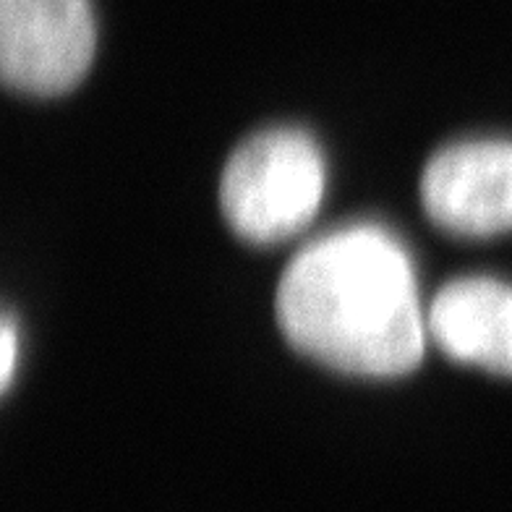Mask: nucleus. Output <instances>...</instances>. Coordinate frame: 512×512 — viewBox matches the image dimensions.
Wrapping results in <instances>:
<instances>
[{"label":"nucleus","instance_id":"f257e3e1","mask_svg":"<svg viewBox=\"0 0 512 512\" xmlns=\"http://www.w3.org/2000/svg\"><path fill=\"white\" fill-rule=\"evenodd\" d=\"M275 309L293 348L345 374L400 377L424 356L411 256L379 225L335 230L298 251Z\"/></svg>","mask_w":512,"mask_h":512},{"label":"nucleus","instance_id":"f03ea898","mask_svg":"<svg viewBox=\"0 0 512 512\" xmlns=\"http://www.w3.org/2000/svg\"><path fill=\"white\" fill-rule=\"evenodd\" d=\"M322 196V149L298 128H272L246 139L220 181L225 220L251 243L296 236L314 220Z\"/></svg>","mask_w":512,"mask_h":512},{"label":"nucleus","instance_id":"7ed1b4c3","mask_svg":"<svg viewBox=\"0 0 512 512\" xmlns=\"http://www.w3.org/2000/svg\"><path fill=\"white\" fill-rule=\"evenodd\" d=\"M89 0H0V74L24 95L74 89L95 58Z\"/></svg>","mask_w":512,"mask_h":512},{"label":"nucleus","instance_id":"20e7f679","mask_svg":"<svg viewBox=\"0 0 512 512\" xmlns=\"http://www.w3.org/2000/svg\"><path fill=\"white\" fill-rule=\"evenodd\" d=\"M421 202L455 236L512 230V142L479 139L439 149L421 178Z\"/></svg>","mask_w":512,"mask_h":512},{"label":"nucleus","instance_id":"39448f33","mask_svg":"<svg viewBox=\"0 0 512 512\" xmlns=\"http://www.w3.org/2000/svg\"><path fill=\"white\" fill-rule=\"evenodd\" d=\"M426 330L452 361L512 377V285L492 277L445 285L432 301Z\"/></svg>","mask_w":512,"mask_h":512},{"label":"nucleus","instance_id":"423d86ee","mask_svg":"<svg viewBox=\"0 0 512 512\" xmlns=\"http://www.w3.org/2000/svg\"><path fill=\"white\" fill-rule=\"evenodd\" d=\"M0 345H3V358H0V387L8 390L14 382V366H16V345H19V335H16L14 319L3 317V335H0Z\"/></svg>","mask_w":512,"mask_h":512}]
</instances>
